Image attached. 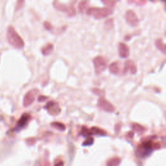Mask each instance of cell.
Here are the masks:
<instances>
[{"label": "cell", "instance_id": "8fae6325", "mask_svg": "<svg viewBox=\"0 0 166 166\" xmlns=\"http://www.w3.org/2000/svg\"><path fill=\"white\" fill-rule=\"evenodd\" d=\"M118 53L121 58H127L130 54V49L126 43L121 42L118 45Z\"/></svg>", "mask_w": 166, "mask_h": 166}, {"label": "cell", "instance_id": "5b68a950", "mask_svg": "<svg viewBox=\"0 0 166 166\" xmlns=\"http://www.w3.org/2000/svg\"><path fill=\"white\" fill-rule=\"evenodd\" d=\"M98 107L106 112L112 113L115 111V107L113 104L106 99L104 97H101L98 101Z\"/></svg>", "mask_w": 166, "mask_h": 166}, {"label": "cell", "instance_id": "603a6c76", "mask_svg": "<svg viewBox=\"0 0 166 166\" xmlns=\"http://www.w3.org/2000/svg\"><path fill=\"white\" fill-rule=\"evenodd\" d=\"M24 3H25L24 1H18V2H17L16 7V11L20 10L21 8L23 7Z\"/></svg>", "mask_w": 166, "mask_h": 166}, {"label": "cell", "instance_id": "52a82bcc", "mask_svg": "<svg viewBox=\"0 0 166 166\" xmlns=\"http://www.w3.org/2000/svg\"><path fill=\"white\" fill-rule=\"evenodd\" d=\"M44 108L48 110L49 113L53 116H57L61 112V108L58 103L54 101H50L48 102L46 104Z\"/></svg>", "mask_w": 166, "mask_h": 166}, {"label": "cell", "instance_id": "3957f363", "mask_svg": "<svg viewBox=\"0 0 166 166\" xmlns=\"http://www.w3.org/2000/svg\"><path fill=\"white\" fill-rule=\"evenodd\" d=\"M53 5L57 10L67 13L69 17H73L76 15V10L73 5L67 6L66 4L61 3L59 1H54Z\"/></svg>", "mask_w": 166, "mask_h": 166}, {"label": "cell", "instance_id": "7402d4cb", "mask_svg": "<svg viewBox=\"0 0 166 166\" xmlns=\"http://www.w3.org/2000/svg\"><path fill=\"white\" fill-rule=\"evenodd\" d=\"M128 3H136V4H137L139 6H143L147 3V2L144 1V0H140V1H137V0H136V1H135V0H134V1H128Z\"/></svg>", "mask_w": 166, "mask_h": 166}, {"label": "cell", "instance_id": "e0dca14e", "mask_svg": "<svg viewBox=\"0 0 166 166\" xmlns=\"http://www.w3.org/2000/svg\"><path fill=\"white\" fill-rule=\"evenodd\" d=\"M51 126L53 127L54 128L59 130H66V126L64 125V124L60 123V122H58V121H55L53 122V123H51Z\"/></svg>", "mask_w": 166, "mask_h": 166}, {"label": "cell", "instance_id": "ba28073f", "mask_svg": "<svg viewBox=\"0 0 166 166\" xmlns=\"http://www.w3.org/2000/svg\"><path fill=\"white\" fill-rule=\"evenodd\" d=\"M125 19L127 23L132 27H136L139 23V20L136 14L132 10H128L125 14Z\"/></svg>", "mask_w": 166, "mask_h": 166}, {"label": "cell", "instance_id": "9c48e42d", "mask_svg": "<svg viewBox=\"0 0 166 166\" xmlns=\"http://www.w3.org/2000/svg\"><path fill=\"white\" fill-rule=\"evenodd\" d=\"M31 119V116L29 113H23V114L22 116V117L20 118V119L18 120V123H17L16 129L17 130H20L22 128H25L28 124Z\"/></svg>", "mask_w": 166, "mask_h": 166}, {"label": "cell", "instance_id": "277c9868", "mask_svg": "<svg viewBox=\"0 0 166 166\" xmlns=\"http://www.w3.org/2000/svg\"><path fill=\"white\" fill-rule=\"evenodd\" d=\"M93 63L95 67V71L97 75L101 74L107 68V63L106 60L101 56L96 57L93 60Z\"/></svg>", "mask_w": 166, "mask_h": 166}, {"label": "cell", "instance_id": "30bf717a", "mask_svg": "<svg viewBox=\"0 0 166 166\" xmlns=\"http://www.w3.org/2000/svg\"><path fill=\"white\" fill-rule=\"evenodd\" d=\"M137 70H138L137 66L133 60H128L126 61L125 63V66H124V69H123L124 74L127 73L128 72H130L131 74L134 75L136 73Z\"/></svg>", "mask_w": 166, "mask_h": 166}, {"label": "cell", "instance_id": "d4e9b609", "mask_svg": "<svg viewBox=\"0 0 166 166\" xmlns=\"http://www.w3.org/2000/svg\"><path fill=\"white\" fill-rule=\"evenodd\" d=\"M92 92H93L95 94L98 95H101L102 94V93H103V91H102V90H99V89H98V88H93V89L92 90Z\"/></svg>", "mask_w": 166, "mask_h": 166}, {"label": "cell", "instance_id": "44dd1931", "mask_svg": "<svg viewBox=\"0 0 166 166\" xmlns=\"http://www.w3.org/2000/svg\"><path fill=\"white\" fill-rule=\"evenodd\" d=\"M43 25H44V28H45V29L46 30L50 31H51L52 30H53V25H52L51 24V23L49 22L48 21H46L44 22V23H43Z\"/></svg>", "mask_w": 166, "mask_h": 166}, {"label": "cell", "instance_id": "7c38bea8", "mask_svg": "<svg viewBox=\"0 0 166 166\" xmlns=\"http://www.w3.org/2000/svg\"><path fill=\"white\" fill-rule=\"evenodd\" d=\"M53 49H54V46L53 43H48L46 46L42 48L41 51L43 55L47 56V55H49L53 51Z\"/></svg>", "mask_w": 166, "mask_h": 166}, {"label": "cell", "instance_id": "ffe728a7", "mask_svg": "<svg viewBox=\"0 0 166 166\" xmlns=\"http://www.w3.org/2000/svg\"><path fill=\"white\" fill-rule=\"evenodd\" d=\"M133 128L134 130L137 131V132H143L145 130V128L138 123H133Z\"/></svg>", "mask_w": 166, "mask_h": 166}, {"label": "cell", "instance_id": "7a4b0ae2", "mask_svg": "<svg viewBox=\"0 0 166 166\" xmlns=\"http://www.w3.org/2000/svg\"><path fill=\"white\" fill-rule=\"evenodd\" d=\"M113 13V9L108 7H90L86 11V14L99 20L110 16Z\"/></svg>", "mask_w": 166, "mask_h": 166}, {"label": "cell", "instance_id": "8992f818", "mask_svg": "<svg viewBox=\"0 0 166 166\" xmlns=\"http://www.w3.org/2000/svg\"><path fill=\"white\" fill-rule=\"evenodd\" d=\"M38 93V90L33 89L29 91L24 96L23 98V106L25 107H29L35 101L37 95Z\"/></svg>", "mask_w": 166, "mask_h": 166}, {"label": "cell", "instance_id": "6da1fadb", "mask_svg": "<svg viewBox=\"0 0 166 166\" xmlns=\"http://www.w3.org/2000/svg\"><path fill=\"white\" fill-rule=\"evenodd\" d=\"M7 38L8 43L16 49H22L25 46L23 39L11 25L7 29Z\"/></svg>", "mask_w": 166, "mask_h": 166}, {"label": "cell", "instance_id": "5bb4252c", "mask_svg": "<svg viewBox=\"0 0 166 166\" xmlns=\"http://www.w3.org/2000/svg\"><path fill=\"white\" fill-rule=\"evenodd\" d=\"M109 70L111 73L118 75L119 72V67L118 63L117 62L112 63L109 66Z\"/></svg>", "mask_w": 166, "mask_h": 166}, {"label": "cell", "instance_id": "484cf974", "mask_svg": "<svg viewBox=\"0 0 166 166\" xmlns=\"http://www.w3.org/2000/svg\"><path fill=\"white\" fill-rule=\"evenodd\" d=\"M93 143V139L92 138H89L88 139H86V141L84 142V145H90Z\"/></svg>", "mask_w": 166, "mask_h": 166}, {"label": "cell", "instance_id": "cb8c5ba5", "mask_svg": "<svg viewBox=\"0 0 166 166\" xmlns=\"http://www.w3.org/2000/svg\"><path fill=\"white\" fill-rule=\"evenodd\" d=\"M48 99V96H45V95H42L38 96V101L40 102V103L44 102V101H46Z\"/></svg>", "mask_w": 166, "mask_h": 166}, {"label": "cell", "instance_id": "2e32d148", "mask_svg": "<svg viewBox=\"0 0 166 166\" xmlns=\"http://www.w3.org/2000/svg\"><path fill=\"white\" fill-rule=\"evenodd\" d=\"M87 6H88V2L87 1H82L79 3L78 6V9L79 13H84L85 11H87Z\"/></svg>", "mask_w": 166, "mask_h": 166}, {"label": "cell", "instance_id": "9a60e30c", "mask_svg": "<svg viewBox=\"0 0 166 166\" xmlns=\"http://www.w3.org/2000/svg\"><path fill=\"white\" fill-rule=\"evenodd\" d=\"M90 133L94 134H99V135H103V134H106L105 131L103 130V129L98 128L97 127H93L91 128L90 130Z\"/></svg>", "mask_w": 166, "mask_h": 166}, {"label": "cell", "instance_id": "ac0fdd59", "mask_svg": "<svg viewBox=\"0 0 166 166\" xmlns=\"http://www.w3.org/2000/svg\"><path fill=\"white\" fill-rule=\"evenodd\" d=\"M113 18H109L108 20H107L104 22V28H105L106 30H110L113 28Z\"/></svg>", "mask_w": 166, "mask_h": 166}, {"label": "cell", "instance_id": "d6986e66", "mask_svg": "<svg viewBox=\"0 0 166 166\" xmlns=\"http://www.w3.org/2000/svg\"><path fill=\"white\" fill-rule=\"evenodd\" d=\"M102 2L104 4H105V5H107L108 8H111V9H112L115 7V5L116 3V2L113 1V0H104V1H102Z\"/></svg>", "mask_w": 166, "mask_h": 166}, {"label": "cell", "instance_id": "4fadbf2b", "mask_svg": "<svg viewBox=\"0 0 166 166\" xmlns=\"http://www.w3.org/2000/svg\"><path fill=\"white\" fill-rule=\"evenodd\" d=\"M155 45L156 48H158L163 54L166 53V47L165 44L163 43V40L162 39H157L155 42Z\"/></svg>", "mask_w": 166, "mask_h": 166}]
</instances>
